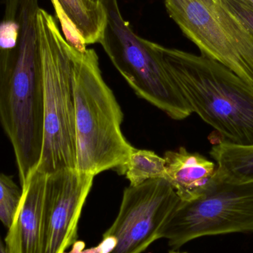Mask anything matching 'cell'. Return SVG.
Here are the masks:
<instances>
[{
    "label": "cell",
    "instance_id": "obj_18",
    "mask_svg": "<svg viewBox=\"0 0 253 253\" xmlns=\"http://www.w3.org/2000/svg\"><path fill=\"white\" fill-rule=\"evenodd\" d=\"M90 1H93V2L99 3V4H102V0H90Z\"/></svg>",
    "mask_w": 253,
    "mask_h": 253
},
{
    "label": "cell",
    "instance_id": "obj_16",
    "mask_svg": "<svg viewBox=\"0 0 253 253\" xmlns=\"http://www.w3.org/2000/svg\"><path fill=\"white\" fill-rule=\"evenodd\" d=\"M223 5L234 15L253 34V7L245 0H220Z\"/></svg>",
    "mask_w": 253,
    "mask_h": 253
},
{
    "label": "cell",
    "instance_id": "obj_1",
    "mask_svg": "<svg viewBox=\"0 0 253 253\" xmlns=\"http://www.w3.org/2000/svg\"><path fill=\"white\" fill-rule=\"evenodd\" d=\"M38 0H5L0 22V125L13 147L21 188L35 172L44 132Z\"/></svg>",
    "mask_w": 253,
    "mask_h": 253
},
{
    "label": "cell",
    "instance_id": "obj_20",
    "mask_svg": "<svg viewBox=\"0 0 253 253\" xmlns=\"http://www.w3.org/2000/svg\"><path fill=\"white\" fill-rule=\"evenodd\" d=\"M169 253H188L186 252H178V251H175V250L173 251H169Z\"/></svg>",
    "mask_w": 253,
    "mask_h": 253
},
{
    "label": "cell",
    "instance_id": "obj_9",
    "mask_svg": "<svg viewBox=\"0 0 253 253\" xmlns=\"http://www.w3.org/2000/svg\"><path fill=\"white\" fill-rule=\"evenodd\" d=\"M94 176L77 169L47 175L41 253H65L77 242L78 225Z\"/></svg>",
    "mask_w": 253,
    "mask_h": 253
},
{
    "label": "cell",
    "instance_id": "obj_15",
    "mask_svg": "<svg viewBox=\"0 0 253 253\" xmlns=\"http://www.w3.org/2000/svg\"><path fill=\"white\" fill-rule=\"evenodd\" d=\"M22 190L10 176L0 173V221L9 228L22 198Z\"/></svg>",
    "mask_w": 253,
    "mask_h": 253
},
{
    "label": "cell",
    "instance_id": "obj_12",
    "mask_svg": "<svg viewBox=\"0 0 253 253\" xmlns=\"http://www.w3.org/2000/svg\"><path fill=\"white\" fill-rule=\"evenodd\" d=\"M56 16L70 44L84 50L99 43L107 22L103 4L90 0H56Z\"/></svg>",
    "mask_w": 253,
    "mask_h": 253
},
{
    "label": "cell",
    "instance_id": "obj_19",
    "mask_svg": "<svg viewBox=\"0 0 253 253\" xmlns=\"http://www.w3.org/2000/svg\"><path fill=\"white\" fill-rule=\"evenodd\" d=\"M247 2L249 3L251 5H252L253 7V0H245Z\"/></svg>",
    "mask_w": 253,
    "mask_h": 253
},
{
    "label": "cell",
    "instance_id": "obj_14",
    "mask_svg": "<svg viewBox=\"0 0 253 253\" xmlns=\"http://www.w3.org/2000/svg\"><path fill=\"white\" fill-rule=\"evenodd\" d=\"M117 171L126 175L130 186L139 185L150 179H165V159L151 150L134 147L126 164Z\"/></svg>",
    "mask_w": 253,
    "mask_h": 253
},
{
    "label": "cell",
    "instance_id": "obj_8",
    "mask_svg": "<svg viewBox=\"0 0 253 253\" xmlns=\"http://www.w3.org/2000/svg\"><path fill=\"white\" fill-rule=\"evenodd\" d=\"M164 178L126 187L118 215L103 234L98 253H142L158 239L180 203Z\"/></svg>",
    "mask_w": 253,
    "mask_h": 253
},
{
    "label": "cell",
    "instance_id": "obj_6",
    "mask_svg": "<svg viewBox=\"0 0 253 253\" xmlns=\"http://www.w3.org/2000/svg\"><path fill=\"white\" fill-rule=\"evenodd\" d=\"M169 16L202 55L253 85V34L220 0H164Z\"/></svg>",
    "mask_w": 253,
    "mask_h": 253
},
{
    "label": "cell",
    "instance_id": "obj_13",
    "mask_svg": "<svg viewBox=\"0 0 253 253\" xmlns=\"http://www.w3.org/2000/svg\"><path fill=\"white\" fill-rule=\"evenodd\" d=\"M220 176L233 183L253 182V145H238L223 140L210 152Z\"/></svg>",
    "mask_w": 253,
    "mask_h": 253
},
{
    "label": "cell",
    "instance_id": "obj_7",
    "mask_svg": "<svg viewBox=\"0 0 253 253\" xmlns=\"http://www.w3.org/2000/svg\"><path fill=\"white\" fill-rule=\"evenodd\" d=\"M253 232V182L233 183L215 172L197 199L180 201L161 233L177 250L203 236Z\"/></svg>",
    "mask_w": 253,
    "mask_h": 253
},
{
    "label": "cell",
    "instance_id": "obj_10",
    "mask_svg": "<svg viewBox=\"0 0 253 253\" xmlns=\"http://www.w3.org/2000/svg\"><path fill=\"white\" fill-rule=\"evenodd\" d=\"M46 178V174L36 170L22 187L20 203L4 240L9 253H41Z\"/></svg>",
    "mask_w": 253,
    "mask_h": 253
},
{
    "label": "cell",
    "instance_id": "obj_4",
    "mask_svg": "<svg viewBox=\"0 0 253 253\" xmlns=\"http://www.w3.org/2000/svg\"><path fill=\"white\" fill-rule=\"evenodd\" d=\"M37 33L43 77L44 132L36 170L77 169L73 48L54 18L40 7Z\"/></svg>",
    "mask_w": 253,
    "mask_h": 253
},
{
    "label": "cell",
    "instance_id": "obj_2",
    "mask_svg": "<svg viewBox=\"0 0 253 253\" xmlns=\"http://www.w3.org/2000/svg\"><path fill=\"white\" fill-rule=\"evenodd\" d=\"M192 114L224 140L253 145V85L217 61L154 43Z\"/></svg>",
    "mask_w": 253,
    "mask_h": 253
},
{
    "label": "cell",
    "instance_id": "obj_11",
    "mask_svg": "<svg viewBox=\"0 0 253 253\" xmlns=\"http://www.w3.org/2000/svg\"><path fill=\"white\" fill-rule=\"evenodd\" d=\"M166 177L180 200L189 202L202 196L213 181L217 166L197 153L184 147L165 154Z\"/></svg>",
    "mask_w": 253,
    "mask_h": 253
},
{
    "label": "cell",
    "instance_id": "obj_5",
    "mask_svg": "<svg viewBox=\"0 0 253 253\" xmlns=\"http://www.w3.org/2000/svg\"><path fill=\"white\" fill-rule=\"evenodd\" d=\"M102 4L107 22L99 43L137 96L172 120L190 117L191 111L165 68L154 42L132 31L117 0H102Z\"/></svg>",
    "mask_w": 253,
    "mask_h": 253
},
{
    "label": "cell",
    "instance_id": "obj_17",
    "mask_svg": "<svg viewBox=\"0 0 253 253\" xmlns=\"http://www.w3.org/2000/svg\"><path fill=\"white\" fill-rule=\"evenodd\" d=\"M0 253H9L5 245L1 241V236H0Z\"/></svg>",
    "mask_w": 253,
    "mask_h": 253
},
{
    "label": "cell",
    "instance_id": "obj_3",
    "mask_svg": "<svg viewBox=\"0 0 253 253\" xmlns=\"http://www.w3.org/2000/svg\"><path fill=\"white\" fill-rule=\"evenodd\" d=\"M77 169L89 175L118 170L134 148L122 130L123 113L104 80L93 49L73 48Z\"/></svg>",
    "mask_w": 253,
    "mask_h": 253
}]
</instances>
